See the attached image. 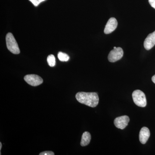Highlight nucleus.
Masks as SVG:
<instances>
[{
	"instance_id": "f03ea898",
	"label": "nucleus",
	"mask_w": 155,
	"mask_h": 155,
	"mask_svg": "<svg viewBox=\"0 0 155 155\" xmlns=\"http://www.w3.org/2000/svg\"><path fill=\"white\" fill-rule=\"evenodd\" d=\"M6 41L7 48L11 53L15 54H18L20 53L18 44L12 33L9 32L7 35Z\"/></svg>"
},
{
	"instance_id": "a211bd4d",
	"label": "nucleus",
	"mask_w": 155,
	"mask_h": 155,
	"mask_svg": "<svg viewBox=\"0 0 155 155\" xmlns=\"http://www.w3.org/2000/svg\"><path fill=\"white\" fill-rule=\"evenodd\" d=\"M116 48V47H114V49Z\"/></svg>"
},
{
	"instance_id": "9d476101",
	"label": "nucleus",
	"mask_w": 155,
	"mask_h": 155,
	"mask_svg": "<svg viewBox=\"0 0 155 155\" xmlns=\"http://www.w3.org/2000/svg\"><path fill=\"white\" fill-rule=\"evenodd\" d=\"M91 140V135L89 132L85 131L83 133L81 141V145L82 147L86 146L89 144Z\"/></svg>"
},
{
	"instance_id": "20e7f679",
	"label": "nucleus",
	"mask_w": 155,
	"mask_h": 155,
	"mask_svg": "<svg viewBox=\"0 0 155 155\" xmlns=\"http://www.w3.org/2000/svg\"><path fill=\"white\" fill-rule=\"evenodd\" d=\"M123 51L121 48H116L110 52L108 55V59L110 62L112 63L119 61L123 56Z\"/></svg>"
},
{
	"instance_id": "f3484780",
	"label": "nucleus",
	"mask_w": 155,
	"mask_h": 155,
	"mask_svg": "<svg viewBox=\"0 0 155 155\" xmlns=\"http://www.w3.org/2000/svg\"><path fill=\"white\" fill-rule=\"evenodd\" d=\"M2 143L1 142H0V151H1V150H2Z\"/></svg>"
},
{
	"instance_id": "f257e3e1",
	"label": "nucleus",
	"mask_w": 155,
	"mask_h": 155,
	"mask_svg": "<svg viewBox=\"0 0 155 155\" xmlns=\"http://www.w3.org/2000/svg\"><path fill=\"white\" fill-rule=\"evenodd\" d=\"M75 98L78 102L91 107H97L99 101L98 95L95 92H80L76 94Z\"/></svg>"
},
{
	"instance_id": "2eb2a0df",
	"label": "nucleus",
	"mask_w": 155,
	"mask_h": 155,
	"mask_svg": "<svg viewBox=\"0 0 155 155\" xmlns=\"http://www.w3.org/2000/svg\"><path fill=\"white\" fill-rule=\"evenodd\" d=\"M149 2L150 5L155 9V0H149Z\"/></svg>"
},
{
	"instance_id": "f8f14e48",
	"label": "nucleus",
	"mask_w": 155,
	"mask_h": 155,
	"mask_svg": "<svg viewBox=\"0 0 155 155\" xmlns=\"http://www.w3.org/2000/svg\"><path fill=\"white\" fill-rule=\"evenodd\" d=\"M47 62L49 66L51 67H54L56 64L55 58L52 54L48 56Z\"/></svg>"
},
{
	"instance_id": "423d86ee",
	"label": "nucleus",
	"mask_w": 155,
	"mask_h": 155,
	"mask_svg": "<svg viewBox=\"0 0 155 155\" xmlns=\"http://www.w3.org/2000/svg\"><path fill=\"white\" fill-rule=\"evenodd\" d=\"M130 121L129 117L127 116H123L117 117L114 120L115 126L119 129H123L128 125Z\"/></svg>"
},
{
	"instance_id": "6e6552de",
	"label": "nucleus",
	"mask_w": 155,
	"mask_h": 155,
	"mask_svg": "<svg viewBox=\"0 0 155 155\" xmlns=\"http://www.w3.org/2000/svg\"><path fill=\"white\" fill-rule=\"evenodd\" d=\"M155 45V31L150 34L144 41V47L145 49L150 50Z\"/></svg>"
},
{
	"instance_id": "dca6fc26",
	"label": "nucleus",
	"mask_w": 155,
	"mask_h": 155,
	"mask_svg": "<svg viewBox=\"0 0 155 155\" xmlns=\"http://www.w3.org/2000/svg\"><path fill=\"white\" fill-rule=\"evenodd\" d=\"M152 80L153 82L155 84V75L152 78Z\"/></svg>"
},
{
	"instance_id": "0eeeda50",
	"label": "nucleus",
	"mask_w": 155,
	"mask_h": 155,
	"mask_svg": "<svg viewBox=\"0 0 155 155\" xmlns=\"http://www.w3.org/2000/svg\"><path fill=\"white\" fill-rule=\"evenodd\" d=\"M118 22L116 18L112 17L108 20L105 26L104 32L106 34L112 33L117 28Z\"/></svg>"
},
{
	"instance_id": "9b49d317",
	"label": "nucleus",
	"mask_w": 155,
	"mask_h": 155,
	"mask_svg": "<svg viewBox=\"0 0 155 155\" xmlns=\"http://www.w3.org/2000/svg\"><path fill=\"white\" fill-rule=\"evenodd\" d=\"M58 58L62 62H67L69 61V57L65 53L60 52L58 54Z\"/></svg>"
},
{
	"instance_id": "39448f33",
	"label": "nucleus",
	"mask_w": 155,
	"mask_h": 155,
	"mask_svg": "<svg viewBox=\"0 0 155 155\" xmlns=\"http://www.w3.org/2000/svg\"><path fill=\"white\" fill-rule=\"evenodd\" d=\"M24 78L28 84L32 86H38L43 82V80L41 77L34 74L25 75Z\"/></svg>"
},
{
	"instance_id": "7ed1b4c3",
	"label": "nucleus",
	"mask_w": 155,
	"mask_h": 155,
	"mask_svg": "<svg viewBox=\"0 0 155 155\" xmlns=\"http://www.w3.org/2000/svg\"><path fill=\"white\" fill-rule=\"evenodd\" d=\"M132 98L134 104L138 107H144L147 105V100L143 92L137 90L133 91Z\"/></svg>"
},
{
	"instance_id": "4468645a",
	"label": "nucleus",
	"mask_w": 155,
	"mask_h": 155,
	"mask_svg": "<svg viewBox=\"0 0 155 155\" xmlns=\"http://www.w3.org/2000/svg\"><path fill=\"white\" fill-rule=\"evenodd\" d=\"M54 152L50 151H45L41 153H39V155H54Z\"/></svg>"
},
{
	"instance_id": "1a4fd4ad",
	"label": "nucleus",
	"mask_w": 155,
	"mask_h": 155,
	"mask_svg": "<svg viewBox=\"0 0 155 155\" xmlns=\"http://www.w3.org/2000/svg\"><path fill=\"white\" fill-rule=\"evenodd\" d=\"M150 133L149 128L146 127H143L140 131L139 140L142 144H145L149 138Z\"/></svg>"
},
{
	"instance_id": "ddd939ff",
	"label": "nucleus",
	"mask_w": 155,
	"mask_h": 155,
	"mask_svg": "<svg viewBox=\"0 0 155 155\" xmlns=\"http://www.w3.org/2000/svg\"><path fill=\"white\" fill-rule=\"evenodd\" d=\"M29 1L33 4L34 5L35 7H37L41 3L45 0H29Z\"/></svg>"
}]
</instances>
